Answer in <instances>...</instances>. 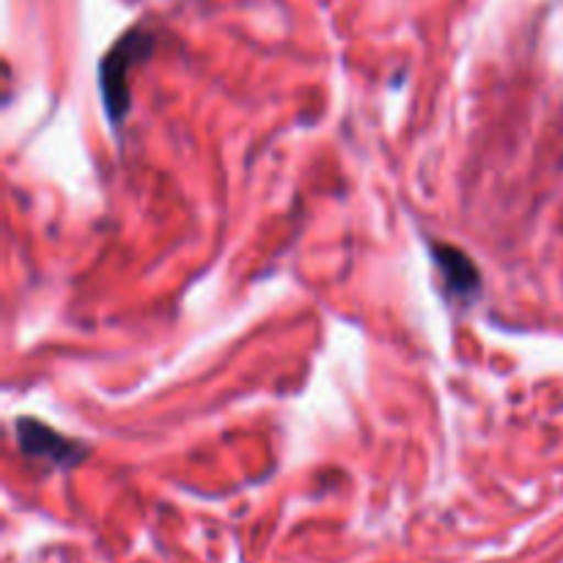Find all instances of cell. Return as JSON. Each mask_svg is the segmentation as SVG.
Instances as JSON below:
<instances>
[{
    "label": "cell",
    "mask_w": 563,
    "mask_h": 563,
    "mask_svg": "<svg viewBox=\"0 0 563 563\" xmlns=\"http://www.w3.org/2000/svg\"><path fill=\"white\" fill-rule=\"evenodd\" d=\"M429 253L434 258V267L443 275V289L451 300L473 302L482 295V273L462 247L445 245V242H429Z\"/></svg>",
    "instance_id": "cell-3"
},
{
    "label": "cell",
    "mask_w": 563,
    "mask_h": 563,
    "mask_svg": "<svg viewBox=\"0 0 563 563\" xmlns=\"http://www.w3.org/2000/svg\"><path fill=\"white\" fill-rule=\"evenodd\" d=\"M14 440L27 460L44 462L53 471H75L88 460V445L82 440L66 438L49 423L33 416H22L14 421Z\"/></svg>",
    "instance_id": "cell-2"
},
{
    "label": "cell",
    "mask_w": 563,
    "mask_h": 563,
    "mask_svg": "<svg viewBox=\"0 0 563 563\" xmlns=\"http://www.w3.org/2000/svg\"><path fill=\"white\" fill-rule=\"evenodd\" d=\"M157 49V36L148 31L146 25H135L130 31L121 33L113 42V47L102 55L99 60V93H102L104 115H108L110 126L121 130L130 115L132 108V91H130V75L132 69L148 60Z\"/></svg>",
    "instance_id": "cell-1"
}]
</instances>
